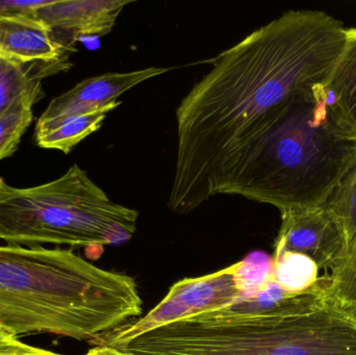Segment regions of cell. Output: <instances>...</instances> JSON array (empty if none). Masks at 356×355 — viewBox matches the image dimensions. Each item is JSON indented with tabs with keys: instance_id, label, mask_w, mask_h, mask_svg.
Listing matches in <instances>:
<instances>
[{
	"instance_id": "obj_1",
	"label": "cell",
	"mask_w": 356,
	"mask_h": 355,
	"mask_svg": "<svg viewBox=\"0 0 356 355\" xmlns=\"http://www.w3.org/2000/svg\"><path fill=\"white\" fill-rule=\"evenodd\" d=\"M346 29L322 10H289L209 60L211 70L177 108L171 210L188 214L213 197L222 167L264 123L325 83Z\"/></svg>"
},
{
	"instance_id": "obj_2",
	"label": "cell",
	"mask_w": 356,
	"mask_h": 355,
	"mask_svg": "<svg viewBox=\"0 0 356 355\" xmlns=\"http://www.w3.org/2000/svg\"><path fill=\"white\" fill-rule=\"evenodd\" d=\"M141 355H356V311L334 304L327 277L300 293L271 279L257 293L180 319L131 343Z\"/></svg>"
},
{
	"instance_id": "obj_3",
	"label": "cell",
	"mask_w": 356,
	"mask_h": 355,
	"mask_svg": "<svg viewBox=\"0 0 356 355\" xmlns=\"http://www.w3.org/2000/svg\"><path fill=\"white\" fill-rule=\"evenodd\" d=\"M133 277L98 268L72 250L0 246V329L90 340L137 318Z\"/></svg>"
},
{
	"instance_id": "obj_4",
	"label": "cell",
	"mask_w": 356,
	"mask_h": 355,
	"mask_svg": "<svg viewBox=\"0 0 356 355\" xmlns=\"http://www.w3.org/2000/svg\"><path fill=\"white\" fill-rule=\"evenodd\" d=\"M323 85L276 110L224 164L211 195L242 196L280 213L326 206L356 164V144L332 124Z\"/></svg>"
},
{
	"instance_id": "obj_5",
	"label": "cell",
	"mask_w": 356,
	"mask_h": 355,
	"mask_svg": "<svg viewBox=\"0 0 356 355\" xmlns=\"http://www.w3.org/2000/svg\"><path fill=\"white\" fill-rule=\"evenodd\" d=\"M138 218L76 164L50 183L25 189L0 177V240L10 245H119L135 235Z\"/></svg>"
},
{
	"instance_id": "obj_6",
	"label": "cell",
	"mask_w": 356,
	"mask_h": 355,
	"mask_svg": "<svg viewBox=\"0 0 356 355\" xmlns=\"http://www.w3.org/2000/svg\"><path fill=\"white\" fill-rule=\"evenodd\" d=\"M273 277V258L264 252H252L217 272L178 281L143 318L97 336L91 344L119 349L144 333L186 317L220 310L257 293Z\"/></svg>"
},
{
	"instance_id": "obj_7",
	"label": "cell",
	"mask_w": 356,
	"mask_h": 355,
	"mask_svg": "<svg viewBox=\"0 0 356 355\" xmlns=\"http://www.w3.org/2000/svg\"><path fill=\"white\" fill-rule=\"evenodd\" d=\"M282 225L274 256L298 254L309 256L319 269H332L346 251L347 242L338 219L330 208H293L280 213Z\"/></svg>"
},
{
	"instance_id": "obj_8",
	"label": "cell",
	"mask_w": 356,
	"mask_h": 355,
	"mask_svg": "<svg viewBox=\"0 0 356 355\" xmlns=\"http://www.w3.org/2000/svg\"><path fill=\"white\" fill-rule=\"evenodd\" d=\"M171 68L150 67L131 72H113L91 77L77 83L48 104L39 120H51L97 110L118 101L121 95L136 85L169 72Z\"/></svg>"
},
{
	"instance_id": "obj_9",
	"label": "cell",
	"mask_w": 356,
	"mask_h": 355,
	"mask_svg": "<svg viewBox=\"0 0 356 355\" xmlns=\"http://www.w3.org/2000/svg\"><path fill=\"white\" fill-rule=\"evenodd\" d=\"M127 0H51L39 8L35 18L48 27L70 33L73 39L102 38L112 31Z\"/></svg>"
},
{
	"instance_id": "obj_10",
	"label": "cell",
	"mask_w": 356,
	"mask_h": 355,
	"mask_svg": "<svg viewBox=\"0 0 356 355\" xmlns=\"http://www.w3.org/2000/svg\"><path fill=\"white\" fill-rule=\"evenodd\" d=\"M69 50L40 19H0V58L21 64L58 63L68 60Z\"/></svg>"
},
{
	"instance_id": "obj_11",
	"label": "cell",
	"mask_w": 356,
	"mask_h": 355,
	"mask_svg": "<svg viewBox=\"0 0 356 355\" xmlns=\"http://www.w3.org/2000/svg\"><path fill=\"white\" fill-rule=\"evenodd\" d=\"M346 33V43L324 83L323 93L339 135L356 144V28H347Z\"/></svg>"
},
{
	"instance_id": "obj_12",
	"label": "cell",
	"mask_w": 356,
	"mask_h": 355,
	"mask_svg": "<svg viewBox=\"0 0 356 355\" xmlns=\"http://www.w3.org/2000/svg\"><path fill=\"white\" fill-rule=\"evenodd\" d=\"M121 106L120 101L81 114L51 120H38L35 138L38 146L69 154L83 140L97 131L108 113Z\"/></svg>"
},
{
	"instance_id": "obj_13",
	"label": "cell",
	"mask_w": 356,
	"mask_h": 355,
	"mask_svg": "<svg viewBox=\"0 0 356 355\" xmlns=\"http://www.w3.org/2000/svg\"><path fill=\"white\" fill-rule=\"evenodd\" d=\"M71 66L72 64L69 60L21 64L0 58V114L22 96L29 94L41 96L42 79L68 70Z\"/></svg>"
},
{
	"instance_id": "obj_14",
	"label": "cell",
	"mask_w": 356,
	"mask_h": 355,
	"mask_svg": "<svg viewBox=\"0 0 356 355\" xmlns=\"http://www.w3.org/2000/svg\"><path fill=\"white\" fill-rule=\"evenodd\" d=\"M40 97L33 94L22 96L0 114V160L16 151L33 122V106Z\"/></svg>"
},
{
	"instance_id": "obj_15",
	"label": "cell",
	"mask_w": 356,
	"mask_h": 355,
	"mask_svg": "<svg viewBox=\"0 0 356 355\" xmlns=\"http://www.w3.org/2000/svg\"><path fill=\"white\" fill-rule=\"evenodd\" d=\"M274 279L280 287L291 293L307 291L316 285L320 269L309 256L282 254L273 256Z\"/></svg>"
},
{
	"instance_id": "obj_16",
	"label": "cell",
	"mask_w": 356,
	"mask_h": 355,
	"mask_svg": "<svg viewBox=\"0 0 356 355\" xmlns=\"http://www.w3.org/2000/svg\"><path fill=\"white\" fill-rule=\"evenodd\" d=\"M327 276L330 299L341 308L356 311V233Z\"/></svg>"
},
{
	"instance_id": "obj_17",
	"label": "cell",
	"mask_w": 356,
	"mask_h": 355,
	"mask_svg": "<svg viewBox=\"0 0 356 355\" xmlns=\"http://www.w3.org/2000/svg\"><path fill=\"white\" fill-rule=\"evenodd\" d=\"M325 206L338 219L348 246L356 233V164L343 177Z\"/></svg>"
},
{
	"instance_id": "obj_18",
	"label": "cell",
	"mask_w": 356,
	"mask_h": 355,
	"mask_svg": "<svg viewBox=\"0 0 356 355\" xmlns=\"http://www.w3.org/2000/svg\"><path fill=\"white\" fill-rule=\"evenodd\" d=\"M51 0H0V19L14 17L35 18L39 8L47 6Z\"/></svg>"
},
{
	"instance_id": "obj_19",
	"label": "cell",
	"mask_w": 356,
	"mask_h": 355,
	"mask_svg": "<svg viewBox=\"0 0 356 355\" xmlns=\"http://www.w3.org/2000/svg\"><path fill=\"white\" fill-rule=\"evenodd\" d=\"M38 349L39 348L26 345L15 336L0 329V354H31Z\"/></svg>"
},
{
	"instance_id": "obj_20",
	"label": "cell",
	"mask_w": 356,
	"mask_h": 355,
	"mask_svg": "<svg viewBox=\"0 0 356 355\" xmlns=\"http://www.w3.org/2000/svg\"><path fill=\"white\" fill-rule=\"evenodd\" d=\"M86 355H140L131 352H121L117 348L108 347V346H94Z\"/></svg>"
},
{
	"instance_id": "obj_21",
	"label": "cell",
	"mask_w": 356,
	"mask_h": 355,
	"mask_svg": "<svg viewBox=\"0 0 356 355\" xmlns=\"http://www.w3.org/2000/svg\"><path fill=\"white\" fill-rule=\"evenodd\" d=\"M0 355H63V354H56V352H48V350H44V349H41V348H39V349H38L37 352H31V354H0Z\"/></svg>"
}]
</instances>
